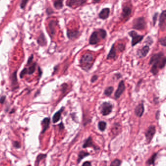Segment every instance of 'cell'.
<instances>
[{
  "label": "cell",
  "mask_w": 166,
  "mask_h": 166,
  "mask_svg": "<svg viewBox=\"0 0 166 166\" xmlns=\"http://www.w3.org/2000/svg\"><path fill=\"white\" fill-rule=\"evenodd\" d=\"M36 69V63H34L31 67H29V68L27 69V73L31 75L33 73L35 72Z\"/></svg>",
  "instance_id": "31"
},
{
  "label": "cell",
  "mask_w": 166,
  "mask_h": 166,
  "mask_svg": "<svg viewBox=\"0 0 166 166\" xmlns=\"http://www.w3.org/2000/svg\"><path fill=\"white\" fill-rule=\"evenodd\" d=\"M158 42L162 46L164 47H166V37L165 36L164 37H161L159 38Z\"/></svg>",
  "instance_id": "29"
},
{
  "label": "cell",
  "mask_w": 166,
  "mask_h": 166,
  "mask_svg": "<svg viewBox=\"0 0 166 166\" xmlns=\"http://www.w3.org/2000/svg\"><path fill=\"white\" fill-rule=\"evenodd\" d=\"M150 46L148 45H145L140 49H138L136 51V55L140 59L144 58L148 55L150 51Z\"/></svg>",
  "instance_id": "11"
},
{
  "label": "cell",
  "mask_w": 166,
  "mask_h": 166,
  "mask_svg": "<svg viewBox=\"0 0 166 166\" xmlns=\"http://www.w3.org/2000/svg\"><path fill=\"white\" fill-rule=\"evenodd\" d=\"M47 157L46 155H43V154H40L38 156L37 158V160H36V162L37 163H39L42 159H43L44 158Z\"/></svg>",
  "instance_id": "33"
},
{
  "label": "cell",
  "mask_w": 166,
  "mask_h": 166,
  "mask_svg": "<svg viewBox=\"0 0 166 166\" xmlns=\"http://www.w3.org/2000/svg\"><path fill=\"white\" fill-rule=\"evenodd\" d=\"M107 37V32L105 29L99 28L91 33L89 39V44L94 45L102 40H105Z\"/></svg>",
  "instance_id": "2"
},
{
  "label": "cell",
  "mask_w": 166,
  "mask_h": 166,
  "mask_svg": "<svg viewBox=\"0 0 166 166\" xmlns=\"http://www.w3.org/2000/svg\"><path fill=\"white\" fill-rule=\"evenodd\" d=\"M118 47L120 51L123 52L125 49V45H123V43H119L118 45Z\"/></svg>",
  "instance_id": "34"
},
{
  "label": "cell",
  "mask_w": 166,
  "mask_h": 166,
  "mask_svg": "<svg viewBox=\"0 0 166 166\" xmlns=\"http://www.w3.org/2000/svg\"><path fill=\"white\" fill-rule=\"evenodd\" d=\"M5 96H2V98H1V99H0V103H1L2 104H3V102L5 101Z\"/></svg>",
  "instance_id": "40"
},
{
  "label": "cell",
  "mask_w": 166,
  "mask_h": 166,
  "mask_svg": "<svg viewBox=\"0 0 166 166\" xmlns=\"http://www.w3.org/2000/svg\"><path fill=\"white\" fill-rule=\"evenodd\" d=\"M113 105L109 102H104L99 107L101 113L103 116H107L112 113Z\"/></svg>",
  "instance_id": "7"
},
{
  "label": "cell",
  "mask_w": 166,
  "mask_h": 166,
  "mask_svg": "<svg viewBox=\"0 0 166 166\" xmlns=\"http://www.w3.org/2000/svg\"><path fill=\"white\" fill-rule=\"evenodd\" d=\"M166 10H164L162 11L161 13L159 16V24L160 29L162 31L164 32L166 31Z\"/></svg>",
  "instance_id": "10"
},
{
  "label": "cell",
  "mask_w": 166,
  "mask_h": 166,
  "mask_svg": "<svg viewBox=\"0 0 166 166\" xmlns=\"http://www.w3.org/2000/svg\"><path fill=\"white\" fill-rule=\"evenodd\" d=\"M27 73V69L26 68H24L23 70L21 72V74H20V77L21 78H22V77H24L26 74Z\"/></svg>",
  "instance_id": "37"
},
{
  "label": "cell",
  "mask_w": 166,
  "mask_h": 166,
  "mask_svg": "<svg viewBox=\"0 0 166 166\" xmlns=\"http://www.w3.org/2000/svg\"><path fill=\"white\" fill-rule=\"evenodd\" d=\"M128 35L132 38L131 45L134 47L138 43H140L144 39L145 36L140 35L135 30H131L128 33Z\"/></svg>",
  "instance_id": "6"
},
{
  "label": "cell",
  "mask_w": 166,
  "mask_h": 166,
  "mask_svg": "<svg viewBox=\"0 0 166 166\" xmlns=\"http://www.w3.org/2000/svg\"><path fill=\"white\" fill-rule=\"evenodd\" d=\"M114 90V88L113 86L108 87L104 90V94L107 96H110L112 94Z\"/></svg>",
  "instance_id": "25"
},
{
  "label": "cell",
  "mask_w": 166,
  "mask_h": 166,
  "mask_svg": "<svg viewBox=\"0 0 166 166\" xmlns=\"http://www.w3.org/2000/svg\"><path fill=\"white\" fill-rule=\"evenodd\" d=\"M121 165V160L118 159H115L111 163V166H119Z\"/></svg>",
  "instance_id": "27"
},
{
  "label": "cell",
  "mask_w": 166,
  "mask_h": 166,
  "mask_svg": "<svg viewBox=\"0 0 166 166\" xmlns=\"http://www.w3.org/2000/svg\"><path fill=\"white\" fill-rule=\"evenodd\" d=\"M101 0H93V1H92V3L95 5V4H96V3H100V2H101Z\"/></svg>",
  "instance_id": "42"
},
{
  "label": "cell",
  "mask_w": 166,
  "mask_h": 166,
  "mask_svg": "<svg viewBox=\"0 0 166 166\" xmlns=\"http://www.w3.org/2000/svg\"><path fill=\"white\" fill-rule=\"evenodd\" d=\"M13 145L16 148H20V144L19 142H14L13 143Z\"/></svg>",
  "instance_id": "38"
},
{
  "label": "cell",
  "mask_w": 166,
  "mask_h": 166,
  "mask_svg": "<svg viewBox=\"0 0 166 166\" xmlns=\"http://www.w3.org/2000/svg\"><path fill=\"white\" fill-rule=\"evenodd\" d=\"M54 6L57 9H61L63 7V0H56Z\"/></svg>",
  "instance_id": "22"
},
{
  "label": "cell",
  "mask_w": 166,
  "mask_h": 166,
  "mask_svg": "<svg viewBox=\"0 0 166 166\" xmlns=\"http://www.w3.org/2000/svg\"><path fill=\"white\" fill-rule=\"evenodd\" d=\"M90 155V153L88 152H85L84 150H81L79 152L78 154V159H77V163L78 164H80V162L82 161V160L84 158Z\"/></svg>",
  "instance_id": "19"
},
{
  "label": "cell",
  "mask_w": 166,
  "mask_h": 166,
  "mask_svg": "<svg viewBox=\"0 0 166 166\" xmlns=\"http://www.w3.org/2000/svg\"><path fill=\"white\" fill-rule=\"evenodd\" d=\"M67 37L71 40H77L80 35V32L77 29H67L66 32Z\"/></svg>",
  "instance_id": "12"
},
{
  "label": "cell",
  "mask_w": 166,
  "mask_h": 166,
  "mask_svg": "<svg viewBox=\"0 0 166 166\" xmlns=\"http://www.w3.org/2000/svg\"><path fill=\"white\" fill-rule=\"evenodd\" d=\"M88 0H68L66 5L70 8L75 9L78 7H82L86 3Z\"/></svg>",
  "instance_id": "8"
},
{
  "label": "cell",
  "mask_w": 166,
  "mask_h": 166,
  "mask_svg": "<svg viewBox=\"0 0 166 166\" xmlns=\"http://www.w3.org/2000/svg\"><path fill=\"white\" fill-rule=\"evenodd\" d=\"M93 148L94 150H99V148L96 146L95 144L94 143L93 141V139L91 136H89L87 138L86 140L85 141L84 143H83V145H82V148Z\"/></svg>",
  "instance_id": "15"
},
{
  "label": "cell",
  "mask_w": 166,
  "mask_h": 166,
  "mask_svg": "<svg viewBox=\"0 0 166 166\" xmlns=\"http://www.w3.org/2000/svg\"><path fill=\"white\" fill-rule=\"evenodd\" d=\"M33 56L32 55V56H31L29 58L28 61V62H27V63H28V64H30L31 62H32V60H33Z\"/></svg>",
  "instance_id": "41"
},
{
  "label": "cell",
  "mask_w": 166,
  "mask_h": 166,
  "mask_svg": "<svg viewBox=\"0 0 166 166\" xmlns=\"http://www.w3.org/2000/svg\"><path fill=\"white\" fill-rule=\"evenodd\" d=\"M166 58L162 51L152 55L148 62L149 65H152L150 72L153 75H157L160 69H162L166 65Z\"/></svg>",
  "instance_id": "1"
},
{
  "label": "cell",
  "mask_w": 166,
  "mask_h": 166,
  "mask_svg": "<svg viewBox=\"0 0 166 166\" xmlns=\"http://www.w3.org/2000/svg\"><path fill=\"white\" fill-rule=\"evenodd\" d=\"M132 5L131 3H124L122 7L121 13L120 15V19L122 21H124V22H126L127 21H129V20L131 18V15L132 14Z\"/></svg>",
  "instance_id": "4"
},
{
  "label": "cell",
  "mask_w": 166,
  "mask_h": 166,
  "mask_svg": "<svg viewBox=\"0 0 166 166\" xmlns=\"http://www.w3.org/2000/svg\"><path fill=\"white\" fill-rule=\"evenodd\" d=\"M27 2H28V0H22L21 3V8H22V9H24L26 7Z\"/></svg>",
  "instance_id": "35"
},
{
  "label": "cell",
  "mask_w": 166,
  "mask_h": 166,
  "mask_svg": "<svg viewBox=\"0 0 166 166\" xmlns=\"http://www.w3.org/2000/svg\"><path fill=\"white\" fill-rule=\"evenodd\" d=\"M82 166H90L92 165L91 164V163L89 161H86L84 163H83L82 164Z\"/></svg>",
  "instance_id": "39"
},
{
  "label": "cell",
  "mask_w": 166,
  "mask_h": 166,
  "mask_svg": "<svg viewBox=\"0 0 166 166\" xmlns=\"http://www.w3.org/2000/svg\"><path fill=\"white\" fill-rule=\"evenodd\" d=\"M157 153H155L149 158L146 164L148 165H155V160L157 159Z\"/></svg>",
  "instance_id": "21"
},
{
  "label": "cell",
  "mask_w": 166,
  "mask_h": 166,
  "mask_svg": "<svg viewBox=\"0 0 166 166\" xmlns=\"http://www.w3.org/2000/svg\"><path fill=\"white\" fill-rule=\"evenodd\" d=\"M38 42L39 43V45H42V46L46 45V44H47V40H46V39L45 38L44 34L42 33L40 35V37L38 38Z\"/></svg>",
  "instance_id": "24"
},
{
  "label": "cell",
  "mask_w": 166,
  "mask_h": 166,
  "mask_svg": "<svg viewBox=\"0 0 166 166\" xmlns=\"http://www.w3.org/2000/svg\"><path fill=\"white\" fill-rule=\"evenodd\" d=\"M145 107L143 103L138 104L134 109V113L137 117H141L144 113Z\"/></svg>",
  "instance_id": "16"
},
{
  "label": "cell",
  "mask_w": 166,
  "mask_h": 166,
  "mask_svg": "<svg viewBox=\"0 0 166 166\" xmlns=\"http://www.w3.org/2000/svg\"><path fill=\"white\" fill-rule=\"evenodd\" d=\"M145 43H147V45H149L150 46V45H152L153 44V43H154V40H153V38L151 36H148L147 37L146 39Z\"/></svg>",
  "instance_id": "28"
},
{
  "label": "cell",
  "mask_w": 166,
  "mask_h": 166,
  "mask_svg": "<svg viewBox=\"0 0 166 166\" xmlns=\"http://www.w3.org/2000/svg\"><path fill=\"white\" fill-rule=\"evenodd\" d=\"M110 8L109 7L102 8L98 14L99 18L102 20H106L109 17L110 14Z\"/></svg>",
  "instance_id": "14"
},
{
  "label": "cell",
  "mask_w": 166,
  "mask_h": 166,
  "mask_svg": "<svg viewBox=\"0 0 166 166\" xmlns=\"http://www.w3.org/2000/svg\"><path fill=\"white\" fill-rule=\"evenodd\" d=\"M125 88L126 87L125 85L124 82L123 80H121L118 84L117 89L115 93V99H118L120 97V96L124 93Z\"/></svg>",
  "instance_id": "13"
},
{
  "label": "cell",
  "mask_w": 166,
  "mask_h": 166,
  "mask_svg": "<svg viewBox=\"0 0 166 166\" xmlns=\"http://www.w3.org/2000/svg\"><path fill=\"white\" fill-rule=\"evenodd\" d=\"M158 15H159V12H156L155 13H154V14L153 16V26H155L157 24V21L158 19Z\"/></svg>",
  "instance_id": "30"
},
{
  "label": "cell",
  "mask_w": 166,
  "mask_h": 166,
  "mask_svg": "<svg viewBox=\"0 0 166 166\" xmlns=\"http://www.w3.org/2000/svg\"><path fill=\"white\" fill-rule=\"evenodd\" d=\"M50 122V119L49 117H46L44 118L42 122V124L43 125V133H44L45 131H46L48 127L49 126Z\"/></svg>",
  "instance_id": "20"
},
{
  "label": "cell",
  "mask_w": 166,
  "mask_h": 166,
  "mask_svg": "<svg viewBox=\"0 0 166 166\" xmlns=\"http://www.w3.org/2000/svg\"><path fill=\"white\" fill-rule=\"evenodd\" d=\"M107 123L104 121H100L98 123V128L101 132H104L106 129Z\"/></svg>",
  "instance_id": "23"
},
{
  "label": "cell",
  "mask_w": 166,
  "mask_h": 166,
  "mask_svg": "<svg viewBox=\"0 0 166 166\" xmlns=\"http://www.w3.org/2000/svg\"><path fill=\"white\" fill-rule=\"evenodd\" d=\"M155 133H156V127L154 125L150 126L147 130V131H146L145 134L146 142L148 144L150 143V142L152 141Z\"/></svg>",
  "instance_id": "9"
},
{
  "label": "cell",
  "mask_w": 166,
  "mask_h": 166,
  "mask_svg": "<svg viewBox=\"0 0 166 166\" xmlns=\"http://www.w3.org/2000/svg\"><path fill=\"white\" fill-rule=\"evenodd\" d=\"M94 57L91 53H86L82 55L80 61V67L85 71L88 72L93 66Z\"/></svg>",
  "instance_id": "3"
},
{
  "label": "cell",
  "mask_w": 166,
  "mask_h": 166,
  "mask_svg": "<svg viewBox=\"0 0 166 166\" xmlns=\"http://www.w3.org/2000/svg\"><path fill=\"white\" fill-rule=\"evenodd\" d=\"M64 110V107H62L59 111H58V112H56V113H55L52 118L53 123H56L59 121L61 119V113Z\"/></svg>",
  "instance_id": "18"
},
{
  "label": "cell",
  "mask_w": 166,
  "mask_h": 166,
  "mask_svg": "<svg viewBox=\"0 0 166 166\" xmlns=\"http://www.w3.org/2000/svg\"><path fill=\"white\" fill-rule=\"evenodd\" d=\"M12 84L13 85L17 84V72H15L12 75Z\"/></svg>",
  "instance_id": "32"
},
{
  "label": "cell",
  "mask_w": 166,
  "mask_h": 166,
  "mask_svg": "<svg viewBox=\"0 0 166 166\" xmlns=\"http://www.w3.org/2000/svg\"><path fill=\"white\" fill-rule=\"evenodd\" d=\"M98 79V76L97 75H94L91 78V82L92 83H94Z\"/></svg>",
  "instance_id": "36"
},
{
  "label": "cell",
  "mask_w": 166,
  "mask_h": 166,
  "mask_svg": "<svg viewBox=\"0 0 166 166\" xmlns=\"http://www.w3.org/2000/svg\"><path fill=\"white\" fill-rule=\"evenodd\" d=\"M57 22L56 21H51L50 23V28L51 30V33L52 34H54L55 31V26L57 25Z\"/></svg>",
  "instance_id": "26"
},
{
  "label": "cell",
  "mask_w": 166,
  "mask_h": 166,
  "mask_svg": "<svg viewBox=\"0 0 166 166\" xmlns=\"http://www.w3.org/2000/svg\"><path fill=\"white\" fill-rule=\"evenodd\" d=\"M147 27V22L143 16L139 17L134 20L132 28L137 30H144Z\"/></svg>",
  "instance_id": "5"
},
{
  "label": "cell",
  "mask_w": 166,
  "mask_h": 166,
  "mask_svg": "<svg viewBox=\"0 0 166 166\" xmlns=\"http://www.w3.org/2000/svg\"><path fill=\"white\" fill-rule=\"evenodd\" d=\"M117 57V50L115 46V43H113L111 47L108 54L107 56V59H115Z\"/></svg>",
  "instance_id": "17"
}]
</instances>
